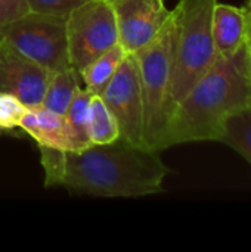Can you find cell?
I'll list each match as a JSON object with an SVG mask.
<instances>
[{
    "instance_id": "5b68a950",
    "label": "cell",
    "mask_w": 251,
    "mask_h": 252,
    "mask_svg": "<svg viewBox=\"0 0 251 252\" xmlns=\"http://www.w3.org/2000/svg\"><path fill=\"white\" fill-rule=\"evenodd\" d=\"M0 40L50 72L71 66L65 18L27 12L0 27Z\"/></svg>"
},
{
    "instance_id": "3957f363",
    "label": "cell",
    "mask_w": 251,
    "mask_h": 252,
    "mask_svg": "<svg viewBox=\"0 0 251 252\" xmlns=\"http://www.w3.org/2000/svg\"><path fill=\"white\" fill-rule=\"evenodd\" d=\"M139 69L145 109V146L164 151V137L172 114V83L175 66V16L146 46L132 53Z\"/></svg>"
},
{
    "instance_id": "d6986e66",
    "label": "cell",
    "mask_w": 251,
    "mask_h": 252,
    "mask_svg": "<svg viewBox=\"0 0 251 252\" xmlns=\"http://www.w3.org/2000/svg\"><path fill=\"white\" fill-rule=\"evenodd\" d=\"M30 12L27 0H0V27Z\"/></svg>"
},
{
    "instance_id": "6da1fadb",
    "label": "cell",
    "mask_w": 251,
    "mask_h": 252,
    "mask_svg": "<svg viewBox=\"0 0 251 252\" xmlns=\"http://www.w3.org/2000/svg\"><path fill=\"white\" fill-rule=\"evenodd\" d=\"M44 188L96 198H142L164 190L169 167L161 152L118 139L81 151L38 146Z\"/></svg>"
},
{
    "instance_id": "7c38bea8",
    "label": "cell",
    "mask_w": 251,
    "mask_h": 252,
    "mask_svg": "<svg viewBox=\"0 0 251 252\" xmlns=\"http://www.w3.org/2000/svg\"><path fill=\"white\" fill-rule=\"evenodd\" d=\"M126 55H127L126 50L118 43L109 50H107L105 53L99 55L96 59H93L89 65H86L78 72L80 80L84 84L83 87L89 90L92 94L101 96L102 92L112 81Z\"/></svg>"
},
{
    "instance_id": "ac0fdd59",
    "label": "cell",
    "mask_w": 251,
    "mask_h": 252,
    "mask_svg": "<svg viewBox=\"0 0 251 252\" xmlns=\"http://www.w3.org/2000/svg\"><path fill=\"white\" fill-rule=\"evenodd\" d=\"M89 0H27L30 12L68 18V15Z\"/></svg>"
},
{
    "instance_id": "ffe728a7",
    "label": "cell",
    "mask_w": 251,
    "mask_h": 252,
    "mask_svg": "<svg viewBox=\"0 0 251 252\" xmlns=\"http://www.w3.org/2000/svg\"><path fill=\"white\" fill-rule=\"evenodd\" d=\"M247 9H249V13H250V28H249V44H250V49H251V6H247Z\"/></svg>"
},
{
    "instance_id": "277c9868",
    "label": "cell",
    "mask_w": 251,
    "mask_h": 252,
    "mask_svg": "<svg viewBox=\"0 0 251 252\" xmlns=\"http://www.w3.org/2000/svg\"><path fill=\"white\" fill-rule=\"evenodd\" d=\"M219 0H179L175 16V66L172 112L217 58L212 21ZM172 115V114H170Z\"/></svg>"
},
{
    "instance_id": "7a4b0ae2",
    "label": "cell",
    "mask_w": 251,
    "mask_h": 252,
    "mask_svg": "<svg viewBox=\"0 0 251 252\" xmlns=\"http://www.w3.org/2000/svg\"><path fill=\"white\" fill-rule=\"evenodd\" d=\"M251 106L249 41L229 56H217L175 106L164 149L191 142H220L226 121Z\"/></svg>"
},
{
    "instance_id": "e0dca14e",
    "label": "cell",
    "mask_w": 251,
    "mask_h": 252,
    "mask_svg": "<svg viewBox=\"0 0 251 252\" xmlns=\"http://www.w3.org/2000/svg\"><path fill=\"white\" fill-rule=\"evenodd\" d=\"M28 106L16 96L0 93V130L18 128Z\"/></svg>"
},
{
    "instance_id": "52a82bcc",
    "label": "cell",
    "mask_w": 251,
    "mask_h": 252,
    "mask_svg": "<svg viewBox=\"0 0 251 252\" xmlns=\"http://www.w3.org/2000/svg\"><path fill=\"white\" fill-rule=\"evenodd\" d=\"M101 97L115 118L120 139L136 146H145V109L139 69L132 53L126 55Z\"/></svg>"
},
{
    "instance_id": "9c48e42d",
    "label": "cell",
    "mask_w": 251,
    "mask_h": 252,
    "mask_svg": "<svg viewBox=\"0 0 251 252\" xmlns=\"http://www.w3.org/2000/svg\"><path fill=\"white\" fill-rule=\"evenodd\" d=\"M50 71L18 53L0 40V93L16 96L22 103H41Z\"/></svg>"
},
{
    "instance_id": "ba28073f",
    "label": "cell",
    "mask_w": 251,
    "mask_h": 252,
    "mask_svg": "<svg viewBox=\"0 0 251 252\" xmlns=\"http://www.w3.org/2000/svg\"><path fill=\"white\" fill-rule=\"evenodd\" d=\"M126 53H135L151 43L172 16L164 0H114L111 1Z\"/></svg>"
},
{
    "instance_id": "30bf717a",
    "label": "cell",
    "mask_w": 251,
    "mask_h": 252,
    "mask_svg": "<svg viewBox=\"0 0 251 252\" xmlns=\"http://www.w3.org/2000/svg\"><path fill=\"white\" fill-rule=\"evenodd\" d=\"M19 128L33 137L38 146L53 148L65 152L89 148L81 143L64 115L49 111L41 105L30 106L27 109Z\"/></svg>"
},
{
    "instance_id": "2e32d148",
    "label": "cell",
    "mask_w": 251,
    "mask_h": 252,
    "mask_svg": "<svg viewBox=\"0 0 251 252\" xmlns=\"http://www.w3.org/2000/svg\"><path fill=\"white\" fill-rule=\"evenodd\" d=\"M93 96L95 94H92L89 90H86L83 86H80L75 90V93L64 114L68 124L75 131L77 137L81 140V143L84 146L92 145L90 139H89V133H87V117H89V108H90V102H92Z\"/></svg>"
},
{
    "instance_id": "44dd1931",
    "label": "cell",
    "mask_w": 251,
    "mask_h": 252,
    "mask_svg": "<svg viewBox=\"0 0 251 252\" xmlns=\"http://www.w3.org/2000/svg\"><path fill=\"white\" fill-rule=\"evenodd\" d=\"M247 6H251V0H249V3H247Z\"/></svg>"
},
{
    "instance_id": "8fae6325",
    "label": "cell",
    "mask_w": 251,
    "mask_h": 252,
    "mask_svg": "<svg viewBox=\"0 0 251 252\" xmlns=\"http://www.w3.org/2000/svg\"><path fill=\"white\" fill-rule=\"evenodd\" d=\"M250 13L247 7L217 1L213 10L212 32L217 56H229L249 41Z\"/></svg>"
},
{
    "instance_id": "8992f818",
    "label": "cell",
    "mask_w": 251,
    "mask_h": 252,
    "mask_svg": "<svg viewBox=\"0 0 251 252\" xmlns=\"http://www.w3.org/2000/svg\"><path fill=\"white\" fill-rule=\"evenodd\" d=\"M70 62L78 72L99 55L120 43L112 3L89 0L67 18Z\"/></svg>"
},
{
    "instance_id": "4fadbf2b",
    "label": "cell",
    "mask_w": 251,
    "mask_h": 252,
    "mask_svg": "<svg viewBox=\"0 0 251 252\" xmlns=\"http://www.w3.org/2000/svg\"><path fill=\"white\" fill-rule=\"evenodd\" d=\"M80 86V74L72 66L53 71L50 72L40 105L49 111L64 115L75 90Z\"/></svg>"
},
{
    "instance_id": "9a60e30c",
    "label": "cell",
    "mask_w": 251,
    "mask_h": 252,
    "mask_svg": "<svg viewBox=\"0 0 251 252\" xmlns=\"http://www.w3.org/2000/svg\"><path fill=\"white\" fill-rule=\"evenodd\" d=\"M220 142L238 152L251 165V106L226 121Z\"/></svg>"
},
{
    "instance_id": "7402d4cb",
    "label": "cell",
    "mask_w": 251,
    "mask_h": 252,
    "mask_svg": "<svg viewBox=\"0 0 251 252\" xmlns=\"http://www.w3.org/2000/svg\"><path fill=\"white\" fill-rule=\"evenodd\" d=\"M108 1H114V0H108Z\"/></svg>"
},
{
    "instance_id": "5bb4252c",
    "label": "cell",
    "mask_w": 251,
    "mask_h": 252,
    "mask_svg": "<svg viewBox=\"0 0 251 252\" xmlns=\"http://www.w3.org/2000/svg\"><path fill=\"white\" fill-rule=\"evenodd\" d=\"M87 133L92 145H108L120 139L114 115L101 96H93L87 117Z\"/></svg>"
}]
</instances>
